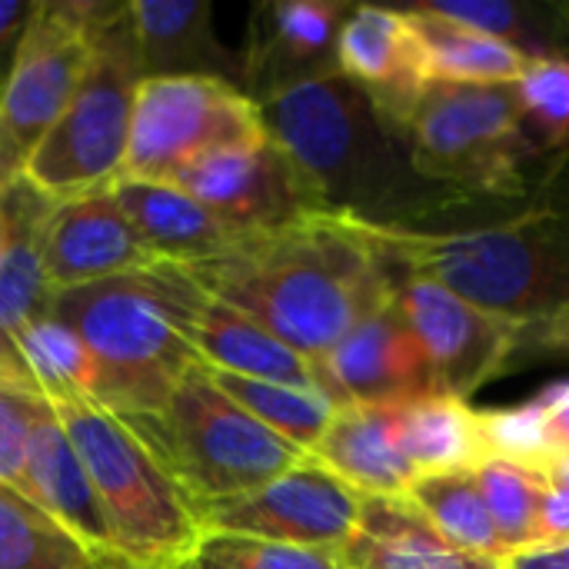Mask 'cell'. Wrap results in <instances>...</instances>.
I'll return each mask as SVG.
<instances>
[{
  "label": "cell",
  "instance_id": "21",
  "mask_svg": "<svg viewBox=\"0 0 569 569\" xmlns=\"http://www.w3.org/2000/svg\"><path fill=\"white\" fill-rule=\"evenodd\" d=\"M110 193L117 197L123 217L133 223L143 247L160 263H173V267L207 263L227 253L237 240H243L227 223H220L207 207H200L187 190L173 183L117 177L110 183Z\"/></svg>",
  "mask_w": 569,
  "mask_h": 569
},
{
  "label": "cell",
  "instance_id": "45",
  "mask_svg": "<svg viewBox=\"0 0 569 569\" xmlns=\"http://www.w3.org/2000/svg\"><path fill=\"white\" fill-rule=\"evenodd\" d=\"M90 569H107V567H103V563H93V567H90Z\"/></svg>",
  "mask_w": 569,
  "mask_h": 569
},
{
  "label": "cell",
  "instance_id": "22",
  "mask_svg": "<svg viewBox=\"0 0 569 569\" xmlns=\"http://www.w3.org/2000/svg\"><path fill=\"white\" fill-rule=\"evenodd\" d=\"M147 77H220L240 87V53L213 33L207 0L127 3Z\"/></svg>",
  "mask_w": 569,
  "mask_h": 569
},
{
  "label": "cell",
  "instance_id": "2",
  "mask_svg": "<svg viewBox=\"0 0 569 569\" xmlns=\"http://www.w3.org/2000/svg\"><path fill=\"white\" fill-rule=\"evenodd\" d=\"M257 110L267 137L287 150L330 213L413 230V220L470 200L417 173L403 137L343 73L293 87Z\"/></svg>",
  "mask_w": 569,
  "mask_h": 569
},
{
  "label": "cell",
  "instance_id": "27",
  "mask_svg": "<svg viewBox=\"0 0 569 569\" xmlns=\"http://www.w3.org/2000/svg\"><path fill=\"white\" fill-rule=\"evenodd\" d=\"M407 500L427 517V523L453 550L477 557V560H490V563H503L510 557L480 497L473 470L417 477L407 490Z\"/></svg>",
  "mask_w": 569,
  "mask_h": 569
},
{
  "label": "cell",
  "instance_id": "29",
  "mask_svg": "<svg viewBox=\"0 0 569 569\" xmlns=\"http://www.w3.org/2000/svg\"><path fill=\"white\" fill-rule=\"evenodd\" d=\"M210 377L240 410H247L253 420H260L267 430H273L277 437H283L303 453H310L320 443V437L327 433L337 413V403L320 390H297V387H280L237 373H213V370Z\"/></svg>",
  "mask_w": 569,
  "mask_h": 569
},
{
  "label": "cell",
  "instance_id": "7",
  "mask_svg": "<svg viewBox=\"0 0 569 569\" xmlns=\"http://www.w3.org/2000/svg\"><path fill=\"white\" fill-rule=\"evenodd\" d=\"M143 80L133 20L127 3H120L100 23L87 70L23 180L53 203L110 187L123 173L133 103Z\"/></svg>",
  "mask_w": 569,
  "mask_h": 569
},
{
  "label": "cell",
  "instance_id": "36",
  "mask_svg": "<svg viewBox=\"0 0 569 569\" xmlns=\"http://www.w3.org/2000/svg\"><path fill=\"white\" fill-rule=\"evenodd\" d=\"M33 7H37V0H0V90L10 77L17 47L33 17Z\"/></svg>",
  "mask_w": 569,
  "mask_h": 569
},
{
  "label": "cell",
  "instance_id": "16",
  "mask_svg": "<svg viewBox=\"0 0 569 569\" xmlns=\"http://www.w3.org/2000/svg\"><path fill=\"white\" fill-rule=\"evenodd\" d=\"M160 263L133 223L123 217L110 187L60 200L50 213L43 267L53 293Z\"/></svg>",
  "mask_w": 569,
  "mask_h": 569
},
{
  "label": "cell",
  "instance_id": "14",
  "mask_svg": "<svg viewBox=\"0 0 569 569\" xmlns=\"http://www.w3.org/2000/svg\"><path fill=\"white\" fill-rule=\"evenodd\" d=\"M353 3L267 0L257 3L240 50V90L257 107L313 80L340 73L337 43Z\"/></svg>",
  "mask_w": 569,
  "mask_h": 569
},
{
  "label": "cell",
  "instance_id": "33",
  "mask_svg": "<svg viewBox=\"0 0 569 569\" xmlns=\"http://www.w3.org/2000/svg\"><path fill=\"white\" fill-rule=\"evenodd\" d=\"M47 410L50 403L27 380L0 383V483L17 490L20 497L27 487L33 440Z\"/></svg>",
  "mask_w": 569,
  "mask_h": 569
},
{
  "label": "cell",
  "instance_id": "34",
  "mask_svg": "<svg viewBox=\"0 0 569 569\" xmlns=\"http://www.w3.org/2000/svg\"><path fill=\"white\" fill-rule=\"evenodd\" d=\"M200 550L240 569H343L340 550L297 547V543H267L243 537H203Z\"/></svg>",
  "mask_w": 569,
  "mask_h": 569
},
{
  "label": "cell",
  "instance_id": "38",
  "mask_svg": "<svg viewBox=\"0 0 569 569\" xmlns=\"http://www.w3.org/2000/svg\"><path fill=\"white\" fill-rule=\"evenodd\" d=\"M523 347H537L547 357H563L569 360V307L560 310L557 317H550L540 327H530L523 333Z\"/></svg>",
  "mask_w": 569,
  "mask_h": 569
},
{
  "label": "cell",
  "instance_id": "42",
  "mask_svg": "<svg viewBox=\"0 0 569 569\" xmlns=\"http://www.w3.org/2000/svg\"><path fill=\"white\" fill-rule=\"evenodd\" d=\"M553 487H569V460H560V463H553L547 473H543Z\"/></svg>",
  "mask_w": 569,
  "mask_h": 569
},
{
  "label": "cell",
  "instance_id": "15",
  "mask_svg": "<svg viewBox=\"0 0 569 569\" xmlns=\"http://www.w3.org/2000/svg\"><path fill=\"white\" fill-rule=\"evenodd\" d=\"M320 390L337 403H407L440 393L433 367L393 297L363 317L320 363Z\"/></svg>",
  "mask_w": 569,
  "mask_h": 569
},
{
  "label": "cell",
  "instance_id": "18",
  "mask_svg": "<svg viewBox=\"0 0 569 569\" xmlns=\"http://www.w3.org/2000/svg\"><path fill=\"white\" fill-rule=\"evenodd\" d=\"M23 497L33 507H40L93 563L120 560L107 513L97 500V490H93L70 437L63 433L53 407L47 410V417L37 430L33 453L27 463Z\"/></svg>",
  "mask_w": 569,
  "mask_h": 569
},
{
  "label": "cell",
  "instance_id": "23",
  "mask_svg": "<svg viewBox=\"0 0 569 569\" xmlns=\"http://www.w3.org/2000/svg\"><path fill=\"white\" fill-rule=\"evenodd\" d=\"M190 340L200 363L213 373H237L280 387L320 390L317 363H310L283 340H277L270 330H263L257 320L210 293H203L197 303Z\"/></svg>",
  "mask_w": 569,
  "mask_h": 569
},
{
  "label": "cell",
  "instance_id": "6",
  "mask_svg": "<svg viewBox=\"0 0 569 569\" xmlns=\"http://www.w3.org/2000/svg\"><path fill=\"white\" fill-rule=\"evenodd\" d=\"M50 407L97 490L120 560L143 569L193 560L203 533L183 493L133 430L93 400Z\"/></svg>",
  "mask_w": 569,
  "mask_h": 569
},
{
  "label": "cell",
  "instance_id": "20",
  "mask_svg": "<svg viewBox=\"0 0 569 569\" xmlns=\"http://www.w3.org/2000/svg\"><path fill=\"white\" fill-rule=\"evenodd\" d=\"M53 207L57 203L43 197L30 180H17L0 190V340L10 347L23 327L50 317L53 307V290L43 267V243Z\"/></svg>",
  "mask_w": 569,
  "mask_h": 569
},
{
  "label": "cell",
  "instance_id": "44",
  "mask_svg": "<svg viewBox=\"0 0 569 569\" xmlns=\"http://www.w3.org/2000/svg\"><path fill=\"white\" fill-rule=\"evenodd\" d=\"M0 247H3V217H0Z\"/></svg>",
  "mask_w": 569,
  "mask_h": 569
},
{
  "label": "cell",
  "instance_id": "32",
  "mask_svg": "<svg viewBox=\"0 0 569 569\" xmlns=\"http://www.w3.org/2000/svg\"><path fill=\"white\" fill-rule=\"evenodd\" d=\"M523 123L537 147H569V57H533L513 83Z\"/></svg>",
  "mask_w": 569,
  "mask_h": 569
},
{
  "label": "cell",
  "instance_id": "17",
  "mask_svg": "<svg viewBox=\"0 0 569 569\" xmlns=\"http://www.w3.org/2000/svg\"><path fill=\"white\" fill-rule=\"evenodd\" d=\"M340 73L357 83L380 117L400 133L417 100L430 87L423 50L407 10L353 7L337 43Z\"/></svg>",
  "mask_w": 569,
  "mask_h": 569
},
{
  "label": "cell",
  "instance_id": "24",
  "mask_svg": "<svg viewBox=\"0 0 569 569\" xmlns=\"http://www.w3.org/2000/svg\"><path fill=\"white\" fill-rule=\"evenodd\" d=\"M343 569H500L453 550L407 497H363L353 537L340 547Z\"/></svg>",
  "mask_w": 569,
  "mask_h": 569
},
{
  "label": "cell",
  "instance_id": "8",
  "mask_svg": "<svg viewBox=\"0 0 569 569\" xmlns=\"http://www.w3.org/2000/svg\"><path fill=\"white\" fill-rule=\"evenodd\" d=\"M400 137L417 173L467 197H523L530 163L543 157L523 123L513 83H430Z\"/></svg>",
  "mask_w": 569,
  "mask_h": 569
},
{
  "label": "cell",
  "instance_id": "30",
  "mask_svg": "<svg viewBox=\"0 0 569 569\" xmlns=\"http://www.w3.org/2000/svg\"><path fill=\"white\" fill-rule=\"evenodd\" d=\"M93 560L27 497L0 483V569H90Z\"/></svg>",
  "mask_w": 569,
  "mask_h": 569
},
{
  "label": "cell",
  "instance_id": "11",
  "mask_svg": "<svg viewBox=\"0 0 569 569\" xmlns=\"http://www.w3.org/2000/svg\"><path fill=\"white\" fill-rule=\"evenodd\" d=\"M363 497L337 480L313 457H303L297 467L277 480L197 510V527L203 537H243L267 543H297L340 550L360 520Z\"/></svg>",
  "mask_w": 569,
  "mask_h": 569
},
{
  "label": "cell",
  "instance_id": "37",
  "mask_svg": "<svg viewBox=\"0 0 569 569\" xmlns=\"http://www.w3.org/2000/svg\"><path fill=\"white\" fill-rule=\"evenodd\" d=\"M557 547H569V487L550 483V493L540 510L533 550H557Z\"/></svg>",
  "mask_w": 569,
  "mask_h": 569
},
{
  "label": "cell",
  "instance_id": "25",
  "mask_svg": "<svg viewBox=\"0 0 569 569\" xmlns=\"http://www.w3.org/2000/svg\"><path fill=\"white\" fill-rule=\"evenodd\" d=\"M397 430L417 477L477 470L490 460L480 410L447 393L397 403Z\"/></svg>",
  "mask_w": 569,
  "mask_h": 569
},
{
  "label": "cell",
  "instance_id": "5",
  "mask_svg": "<svg viewBox=\"0 0 569 569\" xmlns=\"http://www.w3.org/2000/svg\"><path fill=\"white\" fill-rule=\"evenodd\" d=\"M120 420L183 493L190 513L243 497L307 457L240 410L207 367H193L153 413Z\"/></svg>",
  "mask_w": 569,
  "mask_h": 569
},
{
  "label": "cell",
  "instance_id": "19",
  "mask_svg": "<svg viewBox=\"0 0 569 569\" xmlns=\"http://www.w3.org/2000/svg\"><path fill=\"white\" fill-rule=\"evenodd\" d=\"M307 457L360 497H407L417 480V470L400 447L397 403L337 407L327 433Z\"/></svg>",
  "mask_w": 569,
  "mask_h": 569
},
{
  "label": "cell",
  "instance_id": "35",
  "mask_svg": "<svg viewBox=\"0 0 569 569\" xmlns=\"http://www.w3.org/2000/svg\"><path fill=\"white\" fill-rule=\"evenodd\" d=\"M530 407H533V417H537L540 453H543L540 473H547L553 463L569 460V380L553 383L543 393H537L530 400Z\"/></svg>",
  "mask_w": 569,
  "mask_h": 569
},
{
  "label": "cell",
  "instance_id": "39",
  "mask_svg": "<svg viewBox=\"0 0 569 569\" xmlns=\"http://www.w3.org/2000/svg\"><path fill=\"white\" fill-rule=\"evenodd\" d=\"M500 569H569V547L513 553L510 560L500 563Z\"/></svg>",
  "mask_w": 569,
  "mask_h": 569
},
{
  "label": "cell",
  "instance_id": "4",
  "mask_svg": "<svg viewBox=\"0 0 569 569\" xmlns=\"http://www.w3.org/2000/svg\"><path fill=\"white\" fill-rule=\"evenodd\" d=\"M390 267L527 330L569 307V213L530 210L467 230L373 227Z\"/></svg>",
  "mask_w": 569,
  "mask_h": 569
},
{
  "label": "cell",
  "instance_id": "13",
  "mask_svg": "<svg viewBox=\"0 0 569 569\" xmlns=\"http://www.w3.org/2000/svg\"><path fill=\"white\" fill-rule=\"evenodd\" d=\"M170 183L240 237L277 230L310 213H330L300 167L270 137L207 153Z\"/></svg>",
  "mask_w": 569,
  "mask_h": 569
},
{
  "label": "cell",
  "instance_id": "10",
  "mask_svg": "<svg viewBox=\"0 0 569 569\" xmlns=\"http://www.w3.org/2000/svg\"><path fill=\"white\" fill-rule=\"evenodd\" d=\"M263 137L260 110L237 83L220 77H147L133 103L120 177L170 183L200 157Z\"/></svg>",
  "mask_w": 569,
  "mask_h": 569
},
{
  "label": "cell",
  "instance_id": "3",
  "mask_svg": "<svg viewBox=\"0 0 569 569\" xmlns=\"http://www.w3.org/2000/svg\"><path fill=\"white\" fill-rule=\"evenodd\" d=\"M200 297L183 267L153 263L53 293L50 317L70 327L93 360L90 400L113 417H137L153 413L203 367L190 340Z\"/></svg>",
  "mask_w": 569,
  "mask_h": 569
},
{
  "label": "cell",
  "instance_id": "28",
  "mask_svg": "<svg viewBox=\"0 0 569 569\" xmlns=\"http://www.w3.org/2000/svg\"><path fill=\"white\" fill-rule=\"evenodd\" d=\"M13 353L23 367L27 383L47 403L93 397V360L80 337L57 317H43L23 327L13 337Z\"/></svg>",
  "mask_w": 569,
  "mask_h": 569
},
{
  "label": "cell",
  "instance_id": "9",
  "mask_svg": "<svg viewBox=\"0 0 569 569\" xmlns=\"http://www.w3.org/2000/svg\"><path fill=\"white\" fill-rule=\"evenodd\" d=\"M120 3L37 0L0 90V190L23 180L47 133L67 110L100 23Z\"/></svg>",
  "mask_w": 569,
  "mask_h": 569
},
{
  "label": "cell",
  "instance_id": "31",
  "mask_svg": "<svg viewBox=\"0 0 569 569\" xmlns=\"http://www.w3.org/2000/svg\"><path fill=\"white\" fill-rule=\"evenodd\" d=\"M480 497L497 523V533L507 553H527L537 547V523L543 500L550 493V480L530 467L510 460H487L473 470ZM507 557V560H510Z\"/></svg>",
  "mask_w": 569,
  "mask_h": 569
},
{
  "label": "cell",
  "instance_id": "1",
  "mask_svg": "<svg viewBox=\"0 0 569 569\" xmlns=\"http://www.w3.org/2000/svg\"><path fill=\"white\" fill-rule=\"evenodd\" d=\"M183 270L203 293L247 313L310 363L393 297L397 273L370 223L343 213H310L250 233Z\"/></svg>",
  "mask_w": 569,
  "mask_h": 569
},
{
  "label": "cell",
  "instance_id": "43",
  "mask_svg": "<svg viewBox=\"0 0 569 569\" xmlns=\"http://www.w3.org/2000/svg\"><path fill=\"white\" fill-rule=\"evenodd\" d=\"M103 567L107 569H143V567H130V563H123V560H107ZM157 569H193V560H183V563H173V567H157Z\"/></svg>",
  "mask_w": 569,
  "mask_h": 569
},
{
  "label": "cell",
  "instance_id": "26",
  "mask_svg": "<svg viewBox=\"0 0 569 569\" xmlns=\"http://www.w3.org/2000/svg\"><path fill=\"white\" fill-rule=\"evenodd\" d=\"M413 33L423 50V67L430 83H467V87H510L527 67V53L477 33L470 27L430 17L407 7Z\"/></svg>",
  "mask_w": 569,
  "mask_h": 569
},
{
  "label": "cell",
  "instance_id": "41",
  "mask_svg": "<svg viewBox=\"0 0 569 569\" xmlns=\"http://www.w3.org/2000/svg\"><path fill=\"white\" fill-rule=\"evenodd\" d=\"M193 569H240V567H233V563H227V560H220V557H213V553H207V550H197V557H193Z\"/></svg>",
  "mask_w": 569,
  "mask_h": 569
},
{
  "label": "cell",
  "instance_id": "12",
  "mask_svg": "<svg viewBox=\"0 0 569 569\" xmlns=\"http://www.w3.org/2000/svg\"><path fill=\"white\" fill-rule=\"evenodd\" d=\"M393 303L420 340L437 387L447 397L470 400L500 377L523 347V323L487 313L447 287L403 270L393 273Z\"/></svg>",
  "mask_w": 569,
  "mask_h": 569
},
{
  "label": "cell",
  "instance_id": "40",
  "mask_svg": "<svg viewBox=\"0 0 569 569\" xmlns=\"http://www.w3.org/2000/svg\"><path fill=\"white\" fill-rule=\"evenodd\" d=\"M7 380H27V377H23V367L13 353V347L0 340V383H7Z\"/></svg>",
  "mask_w": 569,
  "mask_h": 569
}]
</instances>
